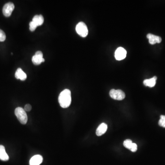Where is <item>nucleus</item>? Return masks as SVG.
Here are the masks:
<instances>
[{"instance_id":"nucleus-16","label":"nucleus","mask_w":165,"mask_h":165,"mask_svg":"<svg viewBox=\"0 0 165 165\" xmlns=\"http://www.w3.org/2000/svg\"><path fill=\"white\" fill-rule=\"evenodd\" d=\"M159 126L161 127L165 128V116L161 115L160 117V119L159 120Z\"/></svg>"},{"instance_id":"nucleus-7","label":"nucleus","mask_w":165,"mask_h":165,"mask_svg":"<svg viewBox=\"0 0 165 165\" xmlns=\"http://www.w3.org/2000/svg\"><path fill=\"white\" fill-rule=\"evenodd\" d=\"M32 63L36 65H40L42 63L44 62V59L43 58V55L41 51H38L36 53L35 55L32 57Z\"/></svg>"},{"instance_id":"nucleus-9","label":"nucleus","mask_w":165,"mask_h":165,"mask_svg":"<svg viewBox=\"0 0 165 165\" xmlns=\"http://www.w3.org/2000/svg\"><path fill=\"white\" fill-rule=\"evenodd\" d=\"M147 38L149 39L150 44H154L156 43H160L162 41V38L158 36H155L152 34H148L147 35Z\"/></svg>"},{"instance_id":"nucleus-1","label":"nucleus","mask_w":165,"mask_h":165,"mask_svg":"<svg viewBox=\"0 0 165 165\" xmlns=\"http://www.w3.org/2000/svg\"><path fill=\"white\" fill-rule=\"evenodd\" d=\"M58 102L60 106L63 108H66L70 106L72 102L71 92L68 89L63 90L59 94Z\"/></svg>"},{"instance_id":"nucleus-8","label":"nucleus","mask_w":165,"mask_h":165,"mask_svg":"<svg viewBox=\"0 0 165 165\" xmlns=\"http://www.w3.org/2000/svg\"><path fill=\"white\" fill-rule=\"evenodd\" d=\"M127 55V51L123 47H118L115 52V57L118 61H121L125 59Z\"/></svg>"},{"instance_id":"nucleus-5","label":"nucleus","mask_w":165,"mask_h":165,"mask_svg":"<svg viewBox=\"0 0 165 165\" xmlns=\"http://www.w3.org/2000/svg\"><path fill=\"white\" fill-rule=\"evenodd\" d=\"M111 98L117 101L124 100L125 97V94L124 91L120 90H116L112 89L109 93Z\"/></svg>"},{"instance_id":"nucleus-14","label":"nucleus","mask_w":165,"mask_h":165,"mask_svg":"<svg viewBox=\"0 0 165 165\" xmlns=\"http://www.w3.org/2000/svg\"><path fill=\"white\" fill-rule=\"evenodd\" d=\"M0 160L3 161H7L9 160V156L5 151L3 145H0Z\"/></svg>"},{"instance_id":"nucleus-6","label":"nucleus","mask_w":165,"mask_h":165,"mask_svg":"<svg viewBox=\"0 0 165 165\" xmlns=\"http://www.w3.org/2000/svg\"><path fill=\"white\" fill-rule=\"evenodd\" d=\"M14 5L11 2L7 3L4 6L2 9L3 14L6 17H9L12 14V12L14 9Z\"/></svg>"},{"instance_id":"nucleus-15","label":"nucleus","mask_w":165,"mask_h":165,"mask_svg":"<svg viewBox=\"0 0 165 165\" xmlns=\"http://www.w3.org/2000/svg\"><path fill=\"white\" fill-rule=\"evenodd\" d=\"M132 141L131 140H129V139H127V140H125L124 142V145L125 148L127 149L130 150L131 147L132 145Z\"/></svg>"},{"instance_id":"nucleus-4","label":"nucleus","mask_w":165,"mask_h":165,"mask_svg":"<svg viewBox=\"0 0 165 165\" xmlns=\"http://www.w3.org/2000/svg\"><path fill=\"white\" fill-rule=\"evenodd\" d=\"M77 33L82 37H85L88 34V29L85 23L81 22L79 23L76 27Z\"/></svg>"},{"instance_id":"nucleus-11","label":"nucleus","mask_w":165,"mask_h":165,"mask_svg":"<svg viewBox=\"0 0 165 165\" xmlns=\"http://www.w3.org/2000/svg\"><path fill=\"white\" fill-rule=\"evenodd\" d=\"M107 129V124H106L105 123H102V124L99 125V127L96 129V135L98 136H102L106 132Z\"/></svg>"},{"instance_id":"nucleus-2","label":"nucleus","mask_w":165,"mask_h":165,"mask_svg":"<svg viewBox=\"0 0 165 165\" xmlns=\"http://www.w3.org/2000/svg\"><path fill=\"white\" fill-rule=\"evenodd\" d=\"M44 22V18L41 15H36L32 19V21L29 23V29L31 31L36 30L38 26L41 25Z\"/></svg>"},{"instance_id":"nucleus-18","label":"nucleus","mask_w":165,"mask_h":165,"mask_svg":"<svg viewBox=\"0 0 165 165\" xmlns=\"http://www.w3.org/2000/svg\"><path fill=\"white\" fill-rule=\"evenodd\" d=\"M137 147H138V146H137V144L133 143L129 150H130L131 152H135L137 151Z\"/></svg>"},{"instance_id":"nucleus-13","label":"nucleus","mask_w":165,"mask_h":165,"mask_svg":"<svg viewBox=\"0 0 165 165\" xmlns=\"http://www.w3.org/2000/svg\"><path fill=\"white\" fill-rule=\"evenodd\" d=\"M157 77L154 76L150 79H146L144 81L143 83L145 86L149 87H153L156 84Z\"/></svg>"},{"instance_id":"nucleus-19","label":"nucleus","mask_w":165,"mask_h":165,"mask_svg":"<svg viewBox=\"0 0 165 165\" xmlns=\"http://www.w3.org/2000/svg\"><path fill=\"white\" fill-rule=\"evenodd\" d=\"M31 109H32V106L30 104H27L25 106V112H29L31 111Z\"/></svg>"},{"instance_id":"nucleus-3","label":"nucleus","mask_w":165,"mask_h":165,"mask_svg":"<svg viewBox=\"0 0 165 165\" xmlns=\"http://www.w3.org/2000/svg\"><path fill=\"white\" fill-rule=\"evenodd\" d=\"M15 114L21 124H26L27 123V115L25 109L22 107H18L16 108L15 110Z\"/></svg>"},{"instance_id":"nucleus-10","label":"nucleus","mask_w":165,"mask_h":165,"mask_svg":"<svg viewBox=\"0 0 165 165\" xmlns=\"http://www.w3.org/2000/svg\"><path fill=\"white\" fill-rule=\"evenodd\" d=\"M42 156L40 155H34L31 158L29 161L30 165H40L43 162Z\"/></svg>"},{"instance_id":"nucleus-12","label":"nucleus","mask_w":165,"mask_h":165,"mask_svg":"<svg viewBox=\"0 0 165 165\" xmlns=\"http://www.w3.org/2000/svg\"><path fill=\"white\" fill-rule=\"evenodd\" d=\"M16 78L17 79H20L22 81H24L27 78V75L21 68H17L15 75Z\"/></svg>"},{"instance_id":"nucleus-17","label":"nucleus","mask_w":165,"mask_h":165,"mask_svg":"<svg viewBox=\"0 0 165 165\" xmlns=\"http://www.w3.org/2000/svg\"><path fill=\"white\" fill-rule=\"evenodd\" d=\"M6 39L5 33L3 30L0 29V42H3Z\"/></svg>"}]
</instances>
